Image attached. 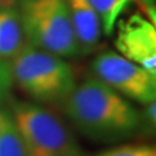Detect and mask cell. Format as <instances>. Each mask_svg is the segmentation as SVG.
Listing matches in <instances>:
<instances>
[{
  "mask_svg": "<svg viewBox=\"0 0 156 156\" xmlns=\"http://www.w3.org/2000/svg\"><path fill=\"white\" fill-rule=\"evenodd\" d=\"M115 46L121 56L156 74V29L155 22L134 13L116 23Z\"/></svg>",
  "mask_w": 156,
  "mask_h": 156,
  "instance_id": "cell-6",
  "label": "cell"
},
{
  "mask_svg": "<svg viewBox=\"0 0 156 156\" xmlns=\"http://www.w3.org/2000/svg\"><path fill=\"white\" fill-rule=\"evenodd\" d=\"M61 104L72 124L94 142H122L139 131V111L95 77L77 83Z\"/></svg>",
  "mask_w": 156,
  "mask_h": 156,
  "instance_id": "cell-1",
  "label": "cell"
},
{
  "mask_svg": "<svg viewBox=\"0 0 156 156\" xmlns=\"http://www.w3.org/2000/svg\"><path fill=\"white\" fill-rule=\"evenodd\" d=\"M94 77L128 100L148 104L156 99V74L146 70L120 53L105 51L91 64Z\"/></svg>",
  "mask_w": 156,
  "mask_h": 156,
  "instance_id": "cell-5",
  "label": "cell"
},
{
  "mask_svg": "<svg viewBox=\"0 0 156 156\" xmlns=\"http://www.w3.org/2000/svg\"><path fill=\"white\" fill-rule=\"evenodd\" d=\"M0 156H26L13 119H11L0 136Z\"/></svg>",
  "mask_w": 156,
  "mask_h": 156,
  "instance_id": "cell-10",
  "label": "cell"
},
{
  "mask_svg": "<svg viewBox=\"0 0 156 156\" xmlns=\"http://www.w3.org/2000/svg\"><path fill=\"white\" fill-rule=\"evenodd\" d=\"M140 2H142L143 4L147 8H152L154 9V4H155V0H140Z\"/></svg>",
  "mask_w": 156,
  "mask_h": 156,
  "instance_id": "cell-15",
  "label": "cell"
},
{
  "mask_svg": "<svg viewBox=\"0 0 156 156\" xmlns=\"http://www.w3.org/2000/svg\"><path fill=\"white\" fill-rule=\"evenodd\" d=\"M18 13L29 44L55 55H80L66 0H20Z\"/></svg>",
  "mask_w": 156,
  "mask_h": 156,
  "instance_id": "cell-4",
  "label": "cell"
},
{
  "mask_svg": "<svg viewBox=\"0 0 156 156\" xmlns=\"http://www.w3.org/2000/svg\"><path fill=\"white\" fill-rule=\"evenodd\" d=\"M94 156H156V148L147 143H128L100 151Z\"/></svg>",
  "mask_w": 156,
  "mask_h": 156,
  "instance_id": "cell-11",
  "label": "cell"
},
{
  "mask_svg": "<svg viewBox=\"0 0 156 156\" xmlns=\"http://www.w3.org/2000/svg\"><path fill=\"white\" fill-rule=\"evenodd\" d=\"M13 85L14 81H13L11 62L8 60L0 58V108L5 103L9 95H11Z\"/></svg>",
  "mask_w": 156,
  "mask_h": 156,
  "instance_id": "cell-12",
  "label": "cell"
},
{
  "mask_svg": "<svg viewBox=\"0 0 156 156\" xmlns=\"http://www.w3.org/2000/svg\"><path fill=\"white\" fill-rule=\"evenodd\" d=\"M11 119H12L11 111L0 108V136H2L4 129L7 128V125H8L9 121H11Z\"/></svg>",
  "mask_w": 156,
  "mask_h": 156,
  "instance_id": "cell-14",
  "label": "cell"
},
{
  "mask_svg": "<svg viewBox=\"0 0 156 156\" xmlns=\"http://www.w3.org/2000/svg\"><path fill=\"white\" fill-rule=\"evenodd\" d=\"M11 113L26 156H85L72 131L42 104L14 101Z\"/></svg>",
  "mask_w": 156,
  "mask_h": 156,
  "instance_id": "cell-3",
  "label": "cell"
},
{
  "mask_svg": "<svg viewBox=\"0 0 156 156\" xmlns=\"http://www.w3.org/2000/svg\"><path fill=\"white\" fill-rule=\"evenodd\" d=\"M13 81L38 104L62 103L77 86L66 58L26 43L11 58Z\"/></svg>",
  "mask_w": 156,
  "mask_h": 156,
  "instance_id": "cell-2",
  "label": "cell"
},
{
  "mask_svg": "<svg viewBox=\"0 0 156 156\" xmlns=\"http://www.w3.org/2000/svg\"><path fill=\"white\" fill-rule=\"evenodd\" d=\"M66 3L80 55L90 53L98 47L103 34L99 14L89 0H66Z\"/></svg>",
  "mask_w": 156,
  "mask_h": 156,
  "instance_id": "cell-7",
  "label": "cell"
},
{
  "mask_svg": "<svg viewBox=\"0 0 156 156\" xmlns=\"http://www.w3.org/2000/svg\"><path fill=\"white\" fill-rule=\"evenodd\" d=\"M131 2L133 0H89L100 17L103 34L108 37L115 31L117 21Z\"/></svg>",
  "mask_w": 156,
  "mask_h": 156,
  "instance_id": "cell-9",
  "label": "cell"
},
{
  "mask_svg": "<svg viewBox=\"0 0 156 156\" xmlns=\"http://www.w3.org/2000/svg\"><path fill=\"white\" fill-rule=\"evenodd\" d=\"M155 108H156L155 101L144 104V109L139 112V130L147 131L148 134H151V131L155 130V122H156Z\"/></svg>",
  "mask_w": 156,
  "mask_h": 156,
  "instance_id": "cell-13",
  "label": "cell"
},
{
  "mask_svg": "<svg viewBox=\"0 0 156 156\" xmlns=\"http://www.w3.org/2000/svg\"><path fill=\"white\" fill-rule=\"evenodd\" d=\"M26 43L18 9L0 5V58H13Z\"/></svg>",
  "mask_w": 156,
  "mask_h": 156,
  "instance_id": "cell-8",
  "label": "cell"
}]
</instances>
